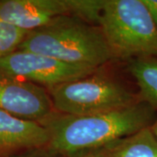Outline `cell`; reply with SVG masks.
Returning a JSON list of instances; mask_svg holds the SVG:
<instances>
[{
    "label": "cell",
    "mask_w": 157,
    "mask_h": 157,
    "mask_svg": "<svg viewBox=\"0 0 157 157\" xmlns=\"http://www.w3.org/2000/svg\"><path fill=\"white\" fill-rule=\"evenodd\" d=\"M49 141L43 124L0 110V156L45 148Z\"/></svg>",
    "instance_id": "8"
},
{
    "label": "cell",
    "mask_w": 157,
    "mask_h": 157,
    "mask_svg": "<svg viewBox=\"0 0 157 157\" xmlns=\"http://www.w3.org/2000/svg\"><path fill=\"white\" fill-rule=\"evenodd\" d=\"M157 111L143 101L107 112L85 115L54 113L41 124L47 129L48 148L59 156L103 148L148 128Z\"/></svg>",
    "instance_id": "1"
},
{
    "label": "cell",
    "mask_w": 157,
    "mask_h": 157,
    "mask_svg": "<svg viewBox=\"0 0 157 157\" xmlns=\"http://www.w3.org/2000/svg\"><path fill=\"white\" fill-rule=\"evenodd\" d=\"M149 128L151 130L152 134L154 135V136L156 138L157 140V115L156 118H155V120L154 121V122H153L151 126L149 127Z\"/></svg>",
    "instance_id": "15"
},
{
    "label": "cell",
    "mask_w": 157,
    "mask_h": 157,
    "mask_svg": "<svg viewBox=\"0 0 157 157\" xmlns=\"http://www.w3.org/2000/svg\"><path fill=\"white\" fill-rule=\"evenodd\" d=\"M0 110L39 123L55 113L50 94L44 87L1 71Z\"/></svg>",
    "instance_id": "7"
},
{
    "label": "cell",
    "mask_w": 157,
    "mask_h": 157,
    "mask_svg": "<svg viewBox=\"0 0 157 157\" xmlns=\"http://www.w3.org/2000/svg\"><path fill=\"white\" fill-rule=\"evenodd\" d=\"M98 69L25 50L15 51L0 60L1 72L49 90L88 76Z\"/></svg>",
    "instance_id": "6"
},
{
    "label": "cell",
    "mask_w": 157,
    "mask_h": 157,
    "mask_svg": "<svg viewBox=\"0 0 157 157\" xmlns=\"http://www.w3.org/2000/svg\"><path fill=\"white\" fill-rule=\"evenodd\" d=\"M157 27V0H142Z\"/></svg>",
    "instance_id": "14"
},
{
    "label": "cell",
    "mask_w": 157,
    "mask_h": 157,
    "mask_svg": "<svg viewBox=\"0 0 157 157\" xmlns=\"http://www.w3.org/2000/svg\"><path fill=\"white\" fill-rule=\"evenodd\" d=\"M98 26L114 59L157 57V27L142 0H104Z\"/></svg>",
    "instance_id": "3"
},
{
    "label": "cell",
    "mask_w": 157,
    "mask_h": 157,
    "mask_svg": "<svg viewBox=\"0 0 157 157\" xmlns=\"http://www.w3.org/2000/svg\"><path fill=\"white\" fill-rule=\"evenodd\" d=\"M99 8L97 0H0V17L31 32L64 16L94 22Z\"/></svg>",
    "instance_id": "5"
},
{
    "label": "cell",
    "mask_w": 157,
    "mask_h": 157,
    "mask_svg": "<svg viewBox=\"0 0 157 157\" xmlns=\"http://www.w3.org/2000/svg\"><path fill=\"white\" fill-rule=\"evenodd\" d=\"M17 50L95 68L114 59L98 25L71 16L59 17L45 26L29 32Z\"/></svg>",
    "instance_id": "2"
},
{
    "label": "cell",
    "mask_w": 157,
    "mask_h": 157,
    "mask_svg": "<svg viewBox=\"0 0 157 157\" xmlns=\"http://www.w3.org/2000/svg\"><path fill=\"white\" fill-rule=\"evenodd\" d=\"M50 97L54 110L69 115L107 112L140 101L138 92L98 70L52 88Z\"/></svg>",
    "instance_id": "4"
},
{
    "label": "cell",
    "mask_w": 157,
    "mask_h": 157,
    "mask_svg": "<svg viewBox=\"0 0 157 157\" xmlns=\"http://www.w3.org/2000/svg\"><path fill=\"white\" fill-rule=\"evenodd\" d=\"M0 157H59V155L50 150L48 147H45V148H39V149H34L29 151L19 152L16 154Z\"/></svg>",
    "instance_id": "12"
},
{
    "label": "cell",
    "mask_w": 157,
    "mask_h": 157,
    "mask_svg": "<svg viewBox=\"0 0 157 157\" xmlns=\"http://www.w3.org/2000/svg\"><path fill=\"white\" fill-rule=\"evenodd\" d=\"M59 157H110L105 147L103 148H98V149H93V150H87V151L79 152L73 155H64V156Z\"/></svg>",
    "instance_id": "13"
},
{
    "label": "cell",
    "mask_w": 157,
    "mask_h": 157,
    "mask_svg": "<svg viewBox=\"0 0 157 157\" xmlns=\"http://www.w3.org/2000/svg\"><path fill=\"white\" fill-rule=\"evenodd\" d=\"M127 70L135 81L139 100L157 111V57L131 59Z\"/></svg>",
    "instance_id": "9"
},
{
    "label": "cell",
    "mask_w": 157,
    "mask_h": 157,
    "mask_svg": "<svg viewBox=\"0 0 157 157\" xmlns=\"http://www.w3.org/2000/svg\"><path fill=\"white\" fill-rule=\"evenodd\" d=\"M110 157H157V140L148 128L105 147Z\"/></svg>",
    "instance_id": "10"
},
{
    "label": "cell",
    "mask_w": 157,
    "mask_h": 157,
    "mask_svg": "<svg viewBox=\"0 0 157 157\" xmlns=\"http://www.w3.org/2000/svg\"><path fill=\"white\" fill-rule=\"evenodd\" d=\"M28 33L0 17V60L17 51Z\"/></svg>",
    "instance_id": "11"
}]
</instances>
